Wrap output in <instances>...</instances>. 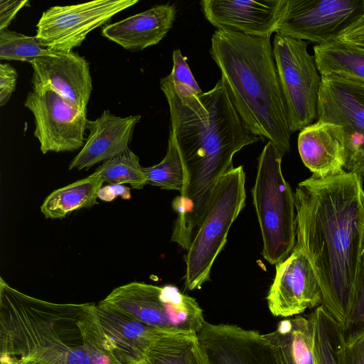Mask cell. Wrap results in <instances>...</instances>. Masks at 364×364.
<instances>
[{"mask_svg": "<svg viewBox=\"0 0 364 364\" xmlns=\"http://www.w3.org/2000/svg\"><path fill=\"white\" fill-rule=\"evenodd\" d=\"M170 111V135L176 144L185 171V183L172 201L177 213L171 241L187 250L201 223L219 179L233 168L234 155L262 139L240 115L220 78L206 92L196 95L160 80Z\"/></svg>", "mask_w": 364, "mask_h": 364, "instance_id": "cell-1", "label": "cell"}, {"mask_svg": "<svg viewBox=\"0 0 364 364\" xmlns=\"http://www.w3.org/2000/svg\"><path fill=\"white\" fill-rule=\"evenodd\" d=\"M295 245L309 257L322 306L344 328L353 296L364 228L363 178L347 171L310 178L296 188Z\"/></svg>", "mask_w": 364, "mask_h": 364, "instance_id": "cell-2", "label": "cell"}, {"mask_svg": "<svg viewBox=\"0 0 364 364\" xmlns=\"http://www.w3.org/2000/svg\"><path fill=\"white\" fill-rule=\"evenodd\" d=\"M102 333L97 304L44 301L1 277L0 355L47 364H89L87 346Z\"/></svg>", "mask_w": 364, "mask_h": 364, "instance_id": "cell-3", "label": "cell"}, {"mask_svg": "<svg viewBox=\"0 0 364 364\" xmlns=\"http://www.w3.org/2000/svg\"><path fill=\"white\" fill-rule=\"evenodd\" d=\"M209 50L250 129L288 153L291 132L270 37L217 29Z\"/></svg>", "mask_w": 364, "mask_h": 364, "instance_id": "cell-4", "label": "cell"}, {"mask_svg": "<svg viewBox=\"0 0 364 364\" xmlns=\"http://www.w3.org/2000/svg\"><path fill=\"white\" fill-rule=\"evenodd\" d=\"M283 156L274 144H266L258 158L252 190L263 242L262 255L274 265L290 255L296 237L295 194L282 174Z\"/></svg>", "mask_w": 364, "mask_h": 364, "instance_id": "cell-5", "label": "cell"}, {"mask_svg": "<svg viewBox=\"0 0 364 364\" xmlns=\"http://www.w3.org/2000/svg\"><path fill=\"white\" fill-rule=\"evenodd\" d=\"M242 166L226 172L216 183L205 215L185 256V287L199 289L210 279L212 267L226 244L229 230L245 205Z\"/></svg>", "mask_w": 364, "mask_h": 364, "instance_id": "cell-6", "label": "cell"}, {"mask_svg": "<svg viewBox=\"0 0 364 364\" xmlns=\"http://www.w3.org/2000/svg\"><path fill=\"white\" fill-rule=\"evenodd\" d=\"M102 301L166 332L198 333L205 321L196 300L173 285L133 282L114 288Z\"/></svg>", "mask_w": 364, "mask_h": 364, "instance_id": "cell-7", "label": "cell"}, {"mask_svg": "<svg viewBox=\"0 0 364 364\" xmlns=\"http://www.w3.org/2000/svg\"><path fill=\"white\" fill-rule=\"evenodd\" d=\"M307 46V41L278 33L273 41L274 58L291 134L317 119L321 77Z\"/></svg>", "mask_w": 364, "mask_h": 364, "instance_id": "cell-8", "label": "cell"}, {"mask_svg": "<svg viewBox=\"0 0 364 364\" xmlns=\"http://www.w3.org/2000/svg\"><path fill=\"white\" fill-rule=\"evenodd\" d=\"M317 120L342 127L344 170L364 176V83L334 75L321 76Z\"/></svg>", "mask_w": 364, "mask_h": 364, "instance_id": "cell-9", "label": "cell"}, {"mask_svg": "<svg viewBox=\"0 0 364 364\" xmlns=\"http://www.w3.org/2000/svg\"><path fill=\"white\" fill-rule=\"evenodd\" d=\"M364 17V0H287L276 33L324 45Z\"/></svg>", "mask_w": 364, "mask_h": 364, "instance_id": "cell-10", "label": "cell"}, {"mask_svg": "<svg viewBox=\"0 0 364 364\" xmlns=\"http://www.w3.org/2000/svg\"><path fill=\"white\" fill-rule=\"evenodd\" d=\"M138 1L95 0L51 6L42 14L36 25V36L50 50L73 51L81 46L90 32Z\"/></svg>", "mask_w": 364, "mask_h": 364, "instance_id": "cell-11", "label": "cell"}, {"mask_svg": "<svg viewBox=\"0 0 364 364\" xmlns=\"http://www.w3.org/2000/svg\"><path fill=\"white\" fill-rule=\"evenodd\" d=\"M24 105L34 117V135L43 154L73 151L83 147L87 112L72 107L49 88L33 89L28 93Z\"/></svg>", "mask_w": 364, "mask_h": 364, "instance_id": "cell-12", "label": "cell"}, {"mask_svg": "<svg viewBox=\"0 0 364 364\" xmlns=\"http://www.w3.org/2000/svg\"><path fill=\"white\" fill-rule=\"evenodd\" d=\"M275 266L276 274L266 298L273 316L289 318L322 305L318 278L301 248L294 245L290 255Z\"/></svg>", "mask_w": 364, "mask_h": 364, "instance_id": "cell-13", "label": "cell"}, {"mask_svg": "<svg viewBox=\"0 0 364 364\" xmlns=\"http://www.w3.org/2000/svg\"><path fill=\"white\" fill-rule=\"evenodd\" d=\"M29 63L33 68L34 90L51 89L72 107L87 112L92 82L85 58L74 51H53Z\"/></svg>", "mask_w": 364, "mask_h": 364, "instance_id": "cell-14", "label": "cell"}, {"mask_svg": "<svg viewBox=\"0 0 364 364\" xmlns=\"http://www.w3.org/2000/svg\"><path fill=\"white\" fill-rule=\"evenodd\" d=\"M198 336L212 364H277L269 342L257 331L205 321Z\"/></svg>", "mask_w": 364, "mask_h": 364, "instance_id": "cell-15", "label": "cell"}, {"mask_svg": "<svg viewBox=\"0 0 364 364\" xmlns=\"http://www.w3.org/2000/svg\"><path fill=\"white\" fill-rule=\"evenodd\" d=\"M287 0H203L205 18L218 29H229L255 37L276 32Z\"/></svg>", "mask_w": 364, "mask_h": 364, "instance_id": "cell-16", "label": "cell"}, {"mask_svg": "<svg viewBox=\"0 0 364 364\" xmlns=\"http://www.w3.org/2000/svg\"><path fill=\"white\" fill-rule=\"evenodd\" d=\"M140 119L139 114L121 117L105 110L95 120H87L89 134L68 169H87L124 154L129 149L134 129Z\"/></svg>", "mask_w": 364, "mask_h": 364, "instance_id": "cell-17", "label": "cell"}, {"mask_svg": "<svg viewBox=\"0 0 364 364\" xmlns=\"http://www.w3.org/2000/svg\"><path fill=\"white\" fill-rule=\"evenodd\" d=\"M298 150L304 164L317 178H329L345 171V141L342 127L317 120L301 129Z\"/></svg>", "mask_w": 364, "mask_h": 364, "instance_id": "cell-18", "label": "cell"}, {"mask_svg": "<svg viewBox=\"0 0 364 364\" xmlns=\"http://www.w3.org/2000/svg\"><path fill=\"white\" fill-rule=\"evenodd\" d=\"M97 313L116 358L122 364H139L154 340L164 332L102 301L97 304Z\"/></svg>", "mask_w": 364, "mask_h": 364, "instance_id": "cell-19", "label": "cell"}, {"mask_svg": "<svg viewBox=\"0 0 364 364\" xmlns=\"http://www.w3.org/2000/svg\"><path fill=\"white\" fill-rule=\"evenodd\" d=\"M176 10L173 5L154 6L103 27L102 35L123 48L139 51L158 44L173 25Z\"/></svg>", "mask_w": 364, "mask_h": 364, "instance_id": "cell-20", "label": "cell"}, {"mask_svg": "<svg viewBox=\"0 0 364 364\" xmlns=\"http://www.w3.org/2000/svg\"><path fill=\"white\" fill-rule=\"evenodd\" d=\"M264 335L277 364H316L309 317L298 315L283 319L273 331Z\"/></svg>", "mask_w": 364, "mask_h": 364, "instance_id": "cell-21", "label": "cell"}, {"mask_svg": "<svg viewBox=\"0 0 364 364\" xmlns=\"http://www.w3.org/2000/svg\"><path fill=\"white\" fill-rule=\"evenodd\" d=\"M139 364H212L198 333L164 331Z\"/></svg>", "mask_w": 364, "mask_h": 364, "instance_id": "cell-22", "label": "cell"}, {"mask_svg": "<svg viewBox=\"0 0 364 364\" xmlns=\"http://www.w3.org/2000/svg\"><path fill=\"white\" fill-rule=\"evenodd\" d=\"M104 181L95 173L54 190L44 200L41 211L46 218L61 219L73 211L90 208L98 202V192Z\"/></svg>", "mask_w": 364, "mask_h": 364, "instance_id": "cell-23", "label": "cell"}, {"mask_svg": "<svg viewBox=\"0 0 364 364\" xmlns=\"http://www.w3.org/2000/svg\"><path fill=\"white\" fill-rule=\"evenodd\" d=\"M321 76L334 75L364 83V47L336 40L314 47Z\"/></svg>", "mask_w": 364, "mask_h": 364, "instance_id": "cell-24", "label": "cell"}, {"mask_svg": "<svg viewBox=\"0 0 364 364\" xmlns=\"http://www.w3.org/2000/svg\"><path fill=\"white\" fill-rule=\"evenodd\" d=\"M313 330V351L316 364H346L343 327L322 305L308 316Z\"/></svg>", "mask_w": 364, "mask_h": 364, "instance_id": "cell-25", "label": "cell"}, {"mask_svg": "<svg viewBox=\"0 0 364 364\" xmlns=\"http://www.w3.org/2000/svg\"><path fill=\"white\" fill-rule=\"evenodd\" d=\"M109 184H129L134 189L147 185V176L140 165L139 157L130 149L122 155L106 161L94 171Z\"/></svg>", "mask_w": 364, "mask_h": 364, "instance_id": "cell-26", "label": "cell"}, {"mask_svg": "<svg viewBox=\"0 0 364 364\" xmlns=\"http://www.w3.org/2000/svg\"><path fill=\"white\" fill-rule=\"evenodd\" d=\"M147 184L165 190L182 191L185 183V171L173 137L169 134L166 156L159 164L144 168Z\"/></svg>", "mask_w": 364, "mask_h": 364, "instance_id": "cell-27", "label": "cell"}, {"mask_svg": "<svg viewBox=\"0 0 364 364\" xmlns=\"http://www.w3.org/2000/svg\"><path fill=\"white\" fill-rule=\"evenodd\" d=\"M52 52L36 36H26L8 28L0 31L1 60L30 63Z\"/></svg>", "mask_w": 364, "mask_h": 364, "instance_id": "cell-28", "label": "cell"}, {"mask_svg": "<svg viewBox=\"0 0 364 364\" xmlns=\"http://www.w3.org/2000/svg\"><path fill=\"white\" fill-rule=\"evenodd\" d=\"M343 330L346 342L364 333V228L355 272L352 304Z\"/></svg>", "mask_w": 364, "mask_h": 364, "instance_id": "cell-29", "label": "cell"}, {"mask_svg": "<svg viewBox=\"0 0 364 364\" xmlns=\"http://www.w3.org/2000/svg\"><path fill=\"white\" fill-rule=\"evenodd\" d=\"M173 68L171 73L166 77L176 85L186 87L196 95L203 93L194 78L186 58L179 49L174 50L172 54Z\"/></svg>", "mask_w": 364, "mask_h": 364, "instance_id": "cell-30", "label": "cell"}, {"mask_svg": "<svg viewBox=\"0 0 364 364\" xmlns=\"http://www.w3.org/2000/svg\"><path fill=\"white\" fill-rule=\"evenodd\" d=\"M18 78L16 70L9 63H0V105H5L15 90Z\"/></svg>", "mask_w": 364, "mask_h": 364, "instance_id": "cell-31", "label": "cell"}, {"mask_svg": "<svg viewBox=\"0 0 364 364\" xmlns=\"http://www.w3.org/2000/svg\"><path fill=\"white\" fill-rule=\"evenodd\" d=\"M28 5L26 0H0V31L6 29L17 13Z\"/></svg>", "mask_w": 364, "mask_h": 364, "instance_id": "cell-32", "label": "cell"}, {"mask_svg": "<svg viewBox=\"0 0 364 364\" xmlns=\"http://www.w3.org/2000/svg\"><path fill=\"white\" fill-rule=\"evenodd\" d=\"M346 364H364V333L346 342Z\"/></svg>", "mask_w": 364, "mask_h": 364, "instance_id": "cell-33", "label": "cell"}, {"mask_svg": "<svg viewBox=\"0 0 364 364\" xmlns=\"http://www.w3.org/2000/svg\"><path fill=\"white\" fill-rule=\"evenodd\" d=\"M118 196L125 200L130 199V188L121 184H109L102 186L98 192V198L105 202H111Z\"/></svg>", "mask_w": 364, "mask_h": 364, "instance_id": "cell-34", "label": "cell"}, {"mask_svg": "<svg viewBox=\"0 0 364 364\" xmlns=\"http://www.w3.org/2000/svg\"><path fill=\"white\" fill-rule=\"evenodd\" d=\"M338 40L364 47V17L346 30Z\"/></svg>", "mask_w": 364, "mask_h": 364, "instance_id": "cell-35", "label": "cell"}, {"mask_svg": "<svg viewBox=\"0 0 364 364\" xmlns=\"http://www.w3.org/2000/svg\"><path fill=\"white\" fill-rule=\"evenodd\" d=\"M14 364H47L41 360L30 358H15Z\"/></svg>", "mask_w": 364, "mask_h": 364, "instance_id": "cell-36", "label": "cell"}, {"mask_svg": "<svg viewBox=\"0 0 364 364\" xmlns=\"http://www.w3.org/2000/svg\"><path fill=\"white\" fill-rule=\"evenodd\" d=\"M15 358L6 355H0V364H14Z\"/></svg>", "mask_w": 364, "mask_h": 364, "instance_id": "cell-37", "label": "cell"}]
</instances>
